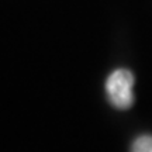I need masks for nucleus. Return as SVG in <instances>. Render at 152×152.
Segmentation results:
<instances>
[{"instance_id": "1", "label": "nucleus", "mask_w": 152, "mask_h": 152, "mask_svg": "<svg viewBox=\"0 0 152 152\" xmlns=\"http://www.w3.org/2000/svg\"><path fill=\"white\" fill-rule=\"evenodd\" d=\"M134 75L128 69L111 72L106 80V94L113 107L118 110L130 109L134 103Z\"/></svg>"}, {"instance_id": "2", "label": "nucleus", "mask_w": 152, "mask_h": 152, "mask_svg": "<svg viewBox=\"0 0 152 152\" xmlns=\"http://www.w3.org/2000/svg\"><path fill=\"white\" fill-rule=\"evenodd\" d=\"M131 152H152V135L144 134L134 140Z\"/></svg>"}]
</instances>
